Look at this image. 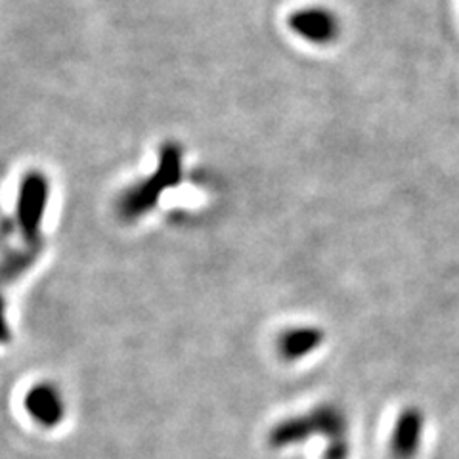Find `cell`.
<instances>
[{"mask_svg": "<svg viewBox=\"0 0 459 459\" xmlns=\"http://www.w3.org/2000/svg\"><path fill=\"white\" fill-rule=\"evenodd\" d=\"M344 420L342 415L332 408H320L303 418H293L272 429L270 444L272 446H290V444L303 442L314 435L329 437L333 442H342Z\"/></svg>", "mask_w": 459, "mask_h": 459, "instance_id": "obj_1", "label": "cell"}, {"mask_svg": "<svg viewBox=\"0 0 459 459\" xmlns=\"http://www.w3.org/2000/svg\"><path fill=\"white\" fill-rule=\"evenodd\" d=\"M47 201H48V182L45 180V177L39 175V172L27 175L25 180L22 182V190H20L18 221L22 226V232L31 241L37 239Z\"/></svg>", "mask_w": 459, "mask_h": 459, "instance_id": "obj_2", "label": "cell"}, {"mask_svg": "<svg viewBox=\"0 0 459 459\" xmlns=\"http://www.w3.org/2000/svg\"><path fill=\"white\" fill-rule=\"evenodd\" d=\"M23 406L29 413V418L47 429H54L56 425H60L64 421L65 404L62 394L57 393L54 385H35L33 389H29V393L25 394Z\"/></svg>", "mask_w": 459, "mask_h": 459, "instance_id": "obj_3", "label": "cell"}, {"mask_svg": "<svg viewBox=\"0 0 459 459\" xmlns=\"http://www.w3.org/2000/svg\"><path fill=\"white\" fill-rule=\"evenodd\" d=\"M423 437V415L418 408L402 411L391 437V454L394 459H411L420 452Z\"/></svg>", "mask_w": 459, "mask_h": 459, "instance_id": "obj_4", "label": "cell"}, {"mask_svg": "<svg viewBox=\"0 0 459 459\" xmlns=\"http://www.w3.org/2000/svg\"><path fill=\"white\" fill-rule=\"evenodd\" d=\"M324 342V333L316 327L287 329L278 341V351L285 360H299L308 356Z\"/></svg>", "mask_w": 459, "mask_h": 459, "instance_id": "obj_5", "label": "cell"}, {"mask_svg": "<svg viewBox=\"0 0 459 459\" xmlns=\"http://www.w3.org/2000/svg\"><path fill=\"white\" fill-rule=\"evenodd\" d=\"M291 25L299 35L310 40H329L335 37V20L325 10H303L291 18Z\"/></svg>", "mask_w": 459, "mask_h": 459, "instance_id": "obj_6", "label": "cell"}, {"mask_svg": "<svg viewBox=\"0 0 459 459\" xmlns=\"http://www.w3.org/2000/svg\"><path fill=\"white\" fill-rule=\"evenodd\" d=\"M8 324H6V316H4V303H3V297H0V342L8 341Z\"/></svg>", "mask_w": 459, "mask_h": 459, "instance_id": "obj_7", "label": "cell"}]
</instances>
